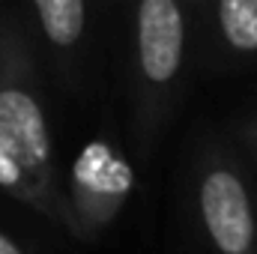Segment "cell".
Instances as JSON below:
<instances>
[{
    "label": "cell",
    "instance_id": "1",
    "mask_svg": "<svg viewBox=\"0 0 257 254\" xmlns=\"http://www.w3.org/2000/svg\"><path fill=\"white\" fill-rule=\"evenodd\" d=\"M197 180V218L212 254H254L257 209L248 171L239 159L209 153Z\"/></svg>",
    "mask_w": 257,
    "mask_h": 254
},
{
    "label": "cell",
    "instance_id": "2",
    "mask_svg": "<svg viewBox=\"0 0 257 254\" xmlns=\"http://www.w3.org/2000/svg\"><path fill=\"white\" fill-rule=\"evenodd\" d=\"M138 57L153 84H171L186 57V15L174 0H144L138 9Z\"/></svg>",
    "mask_w": 257,
    "mask_h": 254
},
{
    "label": "cell",
    "instance_id": "3",
    "mask_svg": "<svg viewBox=\"0 0 257 254\" xmlns=\"http://www.w3.org/2000/svg\"><path fill=\"white\" fill-rule=\"evenodd\" d=\"M0 144L21 171H42L48 165V129L42 108L24 90H0Z\"/></svg>",
    "mask_w": 257,
    "mask_h": 254
},
{
    "label": "cell",
    "instance_id": "4",
    "mask_svg": "<svg viewBox=\"0 0 257 254\" xmlns=\"http://www.w3.org/2000/svg\"><path fill=\"white\" fill-rule=\"evenodd\" d=\"M212 27L221 57L230 63H257V0H218Z\"/></svg>",
    "mask_w": 257,
    "mask_h": 254
},
{
    "label": "cell",
    "instance_id": "5",
    "mask_svg": "<svg viewBox=\"0 0 257 254\" xmlns=\"http://www.w3.org/2000/svg\"><path fill=\"white\" fill-rule=\"evenodd\" d=\"M36 12L54 45H72L84 30L87 6L81 0H36Z\"/></svg>",
    "mask_w": 257,
    "mask_h": 254
},
{
    "label": "cell",
    "instance_id": "6",
    "mask_svg": "<svg viewBox=\"0 0 257 254\" xmlns=\"http://www.w3.org/2000/svg\"><path fill=\"white\" fill-rule=\"evenodd\" d=\"M24 171L12 162V156L3 150V144H0V186H6V189H18L21 183H24V177H21Z\"/></svg>",
    "mask_w": 257,
    "mask_h": 254
},
{
    "label": "cell",
    "instance_id": "7",
    "mask_svg": "<svg viewBox=\"0 0 257 254\" xmlns=\"http://www.w3.org/2000/svg\"><path fill=\"white\" fill-rule=\"evenodd\" d=\"M242 144H245V150H251L257 156V111L242 123Z\"/></svg>",
    "mask_w": 257,
    "mask_h": 254
},
{
    "label": "cell",
    "instance_id": "8",
    "mask_svg": "<svg viewBox=\"0 0 257 254\" xmlns=\"http://www.w3.org/2000/svg\"><path fill=\"white\" fill-rule=\"evenodd\" d=\"M0 254H21V248H18L12 239H6V236L0 233Z\"/></svg>",
    "mask_w": 257,
    "mask_h": 254
},
{
    "label": "cell",
    "instance_id": "9",
    "mask_svg": "<svg viewBox=\"0 0 257 254\" xmlns=\"http://www.w3.org/2000/svg\"><path fill=\"white\" fill-rule=\"evenodd\" d=\"M254 254H257V248H254Z\"/></svg>",
    "mask_w": 257,
    "mask_h": 254
}]
</instances>
